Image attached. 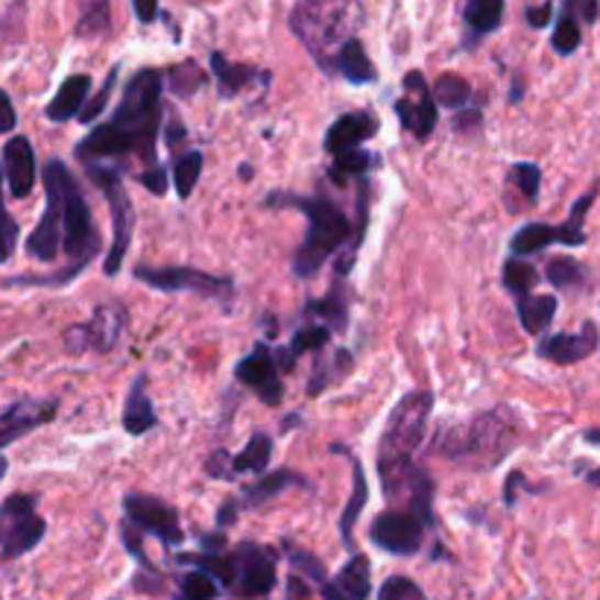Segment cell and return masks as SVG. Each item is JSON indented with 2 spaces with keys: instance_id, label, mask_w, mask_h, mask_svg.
Wrapping results in <instances>:
<instances>
[{
  "instance_id": "8",
  "label": "cell",
  "mask_w": 600,
  "mask_h": 600,
  "mask_svg": "<svg viewBox=\"0 0 600 600\" xmlns=\"http://www.w3.org/2000/svg\"><path fill=\"white\" fill-rule=\"evenodd\" d=\"M44 533H47V522L35 510V496L15 492L0 504V559L3 563H12L38 548Z\"/></svg>"
},
{
  "instance_id": "26",
  "label": "cell",
  "mask_w": 600,
  "mask_h": 600,
  "mask_svg": "<svg viewBox=\"0 0 600 600\" xmlns=\"http://www.w3.org/2000/svg\"><path fill=\"white\" fill-rule=\"evenodd\" d=\"M559 299L545 293V297H515V311H519V320H522V329L527 334H542V331L548 329L554 316H557Z\"/></svg>"
},
{
  "instance_id": "11",
  "label": "cell",
  "mask_w": 600,
  "mask_h": 600,
  "mask_svg": "<svg viewBox=\"0 0 600 600\" xmlns=\"http://www.w3.org/2000/svg\"><path fill=\"white\" fill-rule=\"evenodd\" d=\"M235 559V584L232 595L241 600H262L276 586V554L255 542H241L232 551Z\"/></svg>"
},
{
  "instance_id": "25",
  "label": "cell",
  "mask_w": 600,
  "mask_h": 600,
  "mask_svg": "<svg viewBox=\"0 0 600 600\" xmlns=\"http://www.w3.org/2000/svg\"><path fill=\"white\" fill-rule=\"evenodd\" d=\"M366 501H369V484H366L364 466L352 457V498H348L346 510L340 515V536L346 542V548L355 545V536H352V533H355V524L357 519H360V513H364Z\"/></svg>"
},
{
  "instance_id": "60",
  "label": "cell",
  "mask_w": 600,
  "mask_h": 600,
  "mask_svg": "<svg viewBox=\"0 0 600 600\" xmlns=\"http://www.w3.org/2000/svg\"><path fill=\"white\" fill-rule=\"evenodd\" d=\"M586 480H589V487H600V469L589 471V475H586Z\"/></svg>"
},
{
  "instance_id": "5",
  "label": "cell",
  "mask_w": 600,
  "mask_h": 600,
  "mask_svg": "<svg viewBox=\"0 0 600 600\" xmlns=\"http://www.w3.org/2000/svg\"><path fill=\"white\" fill-rule=\"evenodd\" d=\"M357 0H299L290 12V30L325 74H334L340 47L355 38L360 26Z\"/></svg>"
},
{
  "instance_id": "17",
  "label": "cell",
  "mask_w": 600,
  "mask_h": 600,
  "mask_svg": "<svg viewBox=\"0 0 600 600\" xmlns=\"http://www.w3.org/2000/svg\"><path fill=\"white\" fill-rule=\"evenodd\" d=\"M237 381L246 384L249 390L258 392V399L264 404H279L281 401V378H279V364H276V357H273L270 346H255L253 355H246L241 364L235 366Z\"/></svg>"
},
{
  "instance_id": "32",
  "label": "cell",
  "mask_w": 600,
  "mask_h": 600,
  "mask_svg": "<svg viewBox=\"0 0 600 600\" xmlns=\"http://www.w3.org/2000/svg\"><path fill=\"white\" fill-rule=\"evenodd\" d=\"M540 273H536V267L533 264H527L524 258H519V255H513V258H507L504 264V276H501V281H504V288L513 293V297H527L536 285H540Z\"/></svg>"
},
{
  "instance_id": "3",
  "label": "cell",
  "mask_w": 600,
  "mask_h": 600,
  "mask_svg": "<svg viewBox=\"0 0 600 600\" xmlns=\"http://www.w3.org/2000/svg\"><path fill=\"white\" fill-rule=\"evenodd\" d=\"M519 419L513 410L492 408L466 422L436 434L434 452L469 469H496L519 445Z\"/></svg>"
},
{
  "instance_id": "50",
  "label": "cell",
  "mask_w": 600,
  "mask_h": 600,
  "mask_svg": "<svg viewBox=\"0 0 600 600\" xmlns=\"http://www.w3.org/2000/svg\"><path fill=\"white\" fill-rule=\"evenodd\" d=\"M205 471H209L211 478L218 480H235V471H232V457H229V452H214L205 460Z\"/></svg>"
},
{
  "instance_id": "19",
  "label": "cell",
  "mask_w": 600,
  "mask_h": 600,
  "mask_svg": "<svg viewBox=\"0 0 600 600\" xmlns=\"http://www.w3.org/2000/svg\"><path fill=\"white\" fill-rule=\"evenodd\" d=\"M3 170H7L9 191L15 200H26L35 188V153L24 135H12L3 147Z\"/></svg>"
},
{
  "instance_id": "7",
  "label": "cell",
  "mask_w": 600,
  "mask_h": 600,
  "mask_svg": "<svg viewBox=\"0 0 600 600\" xmlns=\"http://www.w3.org/2000/svg\"><path fill=\"white\" fill-rule=\"evenodd\" d=\"M595 200H598V185L575 202V209H571L566 223H559V226H551V223H527V226H522L513 235V241H510V253L519 255V258H531L536 253H545L554 244L571 246V249L584 246L586 214H589Z\"/></svg>"
},
{
  "instance_id": "14",
  "label": "cell",
  "mask_w": 600,
  "mask_h": 600,
  "mask_svg": "<svg viewBox=\"0 0 600 600\" xmlns=\"http://www.w3.org/2000/svg\"><path fill=\"white\" fill-rule=\"evenodd\" d=\"M123 510H126V519H130L132 527L153 533L156 540L165 542L167 548L182 545L185 533L182 524H179V515L162 498L144 496V492H130V496L123 498Z\"/></svg>"
},
{
  "instance_id": "49",
  "label": "cell",
  "mask_w": 600,
  "mask_h": 600,
  "mask_svg": "<svg viewBox=\"0 0 600 600\" xmlns=\"http://www.w3.org/2000/svg\"><path fill=\"white\" fill-rule=\"evenodd\" d=\"M123 545H126V551H130L132 557L138 559L141 568H144V571H156V568L149 566L147 554H144V545H141V533H138V527H135V531H132V524H130V522L123 524Z\"/></svg>"
},
{
  "instance_id": "58",
  "label": "cell",
  "mask_w": 600,
  "mask_h": 600,
  "mask_svg": "<svg viewBox=\"0 0 600 600\" xmlns=\"http://www.w3.org/2000/svg\"><path fill=\"white\" fill-rule=\"evenodd\" d=\"M288 589H290V595H293V598H297V595H302V598H308V589H304V584L302 580H299L297 575L290 577L288 580Z\"/></svg>"
},
{
  "instance_id": "22",
  "label": "cell",
  "mask_w": 600,
  "mask_h": 600,
  "mask_svg": "<svg viewBox=\"0 0 600 600\" xmlns=\"http://www.w3.org/2000/svg\"><path fill=\"white\" fill-rule=\"evenodd\" d=\"M88 95H91V77L86 74H74L59 86L56 97H53L44 114H47V121L53 123H65L70 118H77L82 112V105H86Z\"/></svg>"
},
{
  "instance_id": "31",
  "label": "cell",
  "mask_w": 600,
  "mask_h": 600,
  "mask_svg": "<svg viewBox=\"0 0 600 600\" xmlns=\"http://www.w3.org/2000/svg\"><path fill=\"white\" fill-rule=\"evenodd\" d=\"M273 457V440L270 434H255L246 448L237 457H232V471H235V478L241 471H255V475H262L267 466H270Z\"/></svg>"
},
{
  "instance_id": "37",
  "label": "cell",
  "mask_w": 600,
  "mask_h": 600,
  "mask_svg": "<svg viewBox=\"0 0 600 600\" xmlns=\"http://www.w3.org/2000/svg\"><path fill=\"white\" fill-rule=\"evenodd\" d=\"M200 174H202V153L191 149V153H185V156L176 158L174 182H176V193H179L182 200L191 197L197 182H200Z\"/></svg>"
},
{
  "instance_id": "13",
  "label": "cell",
  "mask_w": 600,
  "mask_h": 600,
  "mask_svg": "<svg viewBox=\"0 0 600 600\" xmlns=\"http://www.w3.org/2000/svg\"><path fill=\"white\" fill-rule=\"evenodd\" d=\"M369 540L392 557H413L425 542V522L410 510H387L375 515Z\"/></svg>"
},
{
  "instance_id": "18",
  "label": "cell",
  "mask_w": 600,
  "mask_h": 600,
  "mask_svg": "<svg viewBox=\"0 0 600 600\" xmlns=\"http://www.w3.org/2000/svg\"><path fill=\"white\" fill-rule=\"evenodd\" d=\"M600 346L598 340V329H595V322H584V329L577 331V334H551V337L540 340V346H536V355L542 360H551V364L557 366H575L580 360H586L589 355H595V348Z\"/></svg>"
},
{
  "instance_id": "56",
  "label": "cell",
  "mask_w": 600,
  "mask_h": 600,
  "mask_svg": "<svg viewBox=\"0 0 600 600\" xmlns=\"http://www.w3.org/2000/svg\"><path fill=\"white\" fill-rule=\"evenodd\" d=\"M237 510H241V501H235V498L220 507L218 527H229V524H235L237 522Z\"/></svg>"
},
{
  "instance_id": "61",
  "label": "cell",
  "mask_w": 600,
  "mask_h": 600,
  "mask_svg": "<svg viewBox=\"0 0 600 600\" xmlns=\"http://www.w3.org/2000/svg\"><path fill=\"white\" fill-rule=\"evenodd\" d=\"M7 469H9V463H7V457H0V480L7 478Z\"/></svg>"
},
{
  "instance_id": "38",
  "label": "cell",
  "mask_w": 600,
  "mask_h": 600,
  "mask_svg": "<svg viewBox=\"0 0 600 600\" xmlns=\"http://www.w3.org/2000/svg\"><path fill=\"white\" fill-rule=\"evenodd\" d=\"M375 165H378V156H373V153H366L360 147H348L334 153V174L337 176H364Z\"/></svg>"
},
{
  "instance_id": "12",
  "label": "cell",
  "mask_w": 600,
  "mask_h": 600,
  "mask_svg": "<svg viewBox=\"0 0 600 600\" xmlns=\"http://www.w3.org/2000/svg\"><path fill=\"white\" fill-rule=\"evenodd\" d=\"M123 329H126V308L118 302L97 304L91 320L79 322V325H70L65 331V346L68 352L79 355L86 348H95V352H112L121 340Z\"/></svg>"
},
{
  "instance_id": "1",
  "label": "cell",
  "mask_w": 600,
  "mask_h": 600,
  "mask_svg": "<svg viewBox=\"0 0 600 600\" xmlns=\"http://www.w3.org/2000/svg\"><path fill=\"white\" fill-rule=\"evenodd\" d=\"M44 193H47V209L33 235L26 237V253L42 264H53L59 255H65L68 262L88 267L100 253V235L82 188L59 158H51L44 165Z\"/></svg>"
},
{
  "instance_id": "35",
  "label": "cell",
  "mask_w": 600,
  "mask_h": 600,
  "mask_svg": "<svg viewBox=\"0 0 600 600\" xmlns=\"http://www.w3.org/2000/svg\"><path fill=\"white\" fill-rule=\"evenodd\" d=\"M507 185L522 193L524 202L536 205V202H540V188H542L540 165H533V162H519V165L510 167V174H507Z\"/></svg>"
},
{
  "instance_id": "30",
  "label": "cell",
  "mask_w": 600,
  "mask_h": 600,
  "mask_svg": "<svg viewBox=\"0 0 600 600\" xmlns=\"http://www.w3.org/2000/svg\"><path fill=\"white\" fill-rule=\"evenodd\" d=\"M112 26V9L109 0H79L77 35L79 38H100Z\"/></svg>"
},
{
  "instance_id": "48",
  "label": "cell",
  "mask_w": 600,
  "mask_h": 600,
  "mask_svg": "<svg viewBox=\"0 0 600 600\" xmlns=\"http://www.w3.org/2000/svg\"><path fill=\"white\" fill-rule=\"evenodd\" d=\"M568 12H575L580 24H595L600 18V0H563Z\"/></svg>"
},
{
  "instance_id": "39",
  "label": "cell",
  "mask_w": 600,
  "mask_h": 600,
  "mask_svg": "<svg viewBox=\"0 0 600 600\" xmlns=\"http://www.w3.org/2000/svg\"><path fill=\"white\" fill-rule=\"evenodd\" d=\"M220 586L218 580L202 571V568H193L182 577V600H218Z\"/></svg>"
},
{
  "instance_id": "9",
  "label": "cell",
  "mask_w": 600,
  "mask_h": 600,
  "mask_svg": "<svg viewBox=\"0 0 600 600\" xmlns=\"http://www.w3.org/2000/svg\"><path fill=\"white\" fill-rule=\"evenodd\" d=\"M88 176L95 179V185L100 191L105 193V200H109V211H112V249L105 253L103 262V273L112 279L118 276L123 267V258H126V249H130L132 241V229H135V209H132L130 193L123 191L121 185V174L114 170L112 165L100 167L97 162H88Z\"/></svg>"
},
{
  "instance_id": "59",
  "label": "cell",
  "mask_w": 600,
  "mask_h": 600,
  "mask_svg": "<svg viewBox=\"0 0 600 600\" xmlns=\"http://www.w3.org/2000/svg\"><path fill=\"white\" fill-rule=\"evenodd\" d=\"M584 440L589 445H600V427H589V431H584Z\"/></svg>"
},
{
  "instance_id": "27",
  "label": "cell",
  "mask_w": 600,
  "mask_h": 600,
  "mask_svg": "<svg viewBox=\"0 0 600 600\" xmlns=\"http://www.w3.org/2000/svg\"><path fill=\"white\" fill-rule=\"evenodd\" d=\"M463 21H466L475 38L496 33L501 21H504V0H466Z\"/></svg>"
},
{
  "instance_id": "55",
  "label": "cell",
  "mask_w": 600,
  "mask_h": 600,
  "mask_svg": "<svg viewBox=\"0 0 600 600\" xmlns=\"http://www.w3.org/2000/svg\"><path fill=\"white\" fill-rule=\"evenodd\" d=\"M524 484H527V480H524L522 471H513V475L507 478V484H504V504L507 507H515V492H519ZM524 489H531L533 492V487H524Z\"/></svg>"
},
{
  "instance_id": "34",
  "label": "cell",
  "mask_w": 600,
  "mask_h": 600,
  "mask_svg": "<svg viewBox=\"0 0 600 600\" xmlns=\"http://www.w3.org/2000/svg\"><path fill=\"white\" fill-rule=\"evenodd\" d=\"M580 42H584L580 21H577L575 12H568L563 7V12L557 18V26H554V35H551V47L557 51V56H571V53H577Z\"/></svg>"
},
{
  "instance_id": "44",
  "label": "cell",
  "mask_w": 600,
  "mask_h": 600,
  "mask_svg": "<svg viewBox=\"0 0 600 600\" xmlns=\"http://www.w3.org/2000/svg\"><path fill=\"white\" fill-rule=\"evenodd\" d=\"M348 366H352V355H348V352H337V355H334V364L325 366V369L316 364V375H313L311 384H308L311 396H320V392L325 390L331 381H334V378H340L343 373H348Z\"/></svg>"
},
{
  "instance_id": "47",
  "label": "cell",
  "mask_w": 600,
  "mask_h": 600,
  "mask_svg": "<svg viewBox=\"0 0 600 600\" xmlns=\"http://www.w3.org/2000/svg\"><path fill=\"white\" fill-rule=\"evenodd\" d=\"M167 77H170V82H174V91H179V95H191L193 88L200 86L202 79V70L197 68V65H193V62H185V65H179V68H174L170 70V74H167Z\"/></svg>"
},
{
  "instance_id": "10",
  "label": "cell",
  "mask_w": 600,
  "mask_h": 600,
  "mask_svg": "<svg viewBox=\"0 0 600 600\" xmlns=\"http://www.w3.org/2000/svg\"><path fill=\"white\" fill-rule=\"evenodd\" d=\"M135 279L162 293H200L223 302L235 293V281L229 276H211L193 267H135Z\"/></svg>"
},
{
  "instance_id": "24",
  "label": "cell",
  "mask_w": 600,
  "mask_h": 600,
  "mask_svg": "<svg viewBox=\"0 0 600 600\" xmlns=\"http://www.w3.org/2000/svg\"><path fill=\"white\" fill-rule=\"evenodd\" d=\"M158 425L156 408H153V401L144 392V378L132 384L130 396H126V408H123V431L132 436H144L147 431Z\"/></svg>"
},
{
  "instance_id": "2",
  "label": "cell",
  "mask_w": 600,
  "mask_h": 600,
  "mask_svg": "<svg viewBox=\"0 0 600 600\" xmlns=\"http://www.w3.org/2000/svg\"><path fill=\"white\" fill-rule=\"evenodd\" d=\"M162 88H165L162 70H138L123 91V100L114 109L112 121L91 130V135L77 147V156L86 165L100 162V158L123 156H141L147 165H153L158 123H162Z\"/></svg>"
},
{
  "instance_id": "21",
  "label": "cell",
  "mask_w": 600,
  "mask_h": 600,
  "mask_svg": "<svg viewBox=\"0 0 600 600\" xmlns=\"http://www.w3.org/2000/svg\"><path fill=\"white\" fill-rule=\"evenodd\" d=\"M378 130H381V121L373 112H366V109L348 112L329 126V132H325V149L334 156L340 149L360 147L364 141L378 135Z\"/></svg>"
},
{
  "instance_id": "53",
  "label": "cell",
  "mask_w": 600,
  "mask_h": 600,
  "mask_svg": "<svg viewBox=\"0 0 600 600\" xmlns=\"http://www.w3.org/2000/svg\"><path fill=\"white\" fill-rule=\"evenodd\" d=\"M15 126H18L15 105H12L7 91H0V135H7V132H12Z\"/></svg>"
},
{
  "instance_id": "52",
  "label": "cell",
  "mask_w": 600,
  "mask_h": 600,
  "mask_svg": "<svg viewBox=\"0 0 600 600\" xmlns=\"http://www.w3.org/2000/svg\"><path fill=\"white\" fill-rule=\"evenodd\" d=\"M524 18H527V24H531L533 30H545V26L554 21V0H545L540 7H527Z\"/></svg>"
},
{
  "instance_id": "16",
  "label": "cell",
  "mask_w": 600,
  "mask_h": 600,
  "mask_svg": "<svg viewBox=\"0 0 600 600\" xmlns=\"http://www.w3.org/2000/svg\"><path fill=\"white\" fill-rule=\"evenodd\" d=\"M56 410H59L56 399H18L15 404L0 410V448L33 434L35 427L47 425L56 416Z\"/></svg>"
},
{
  "instance_id": "46",
  "label": "cell",
  "mask_w": 600,
  "mask_h": 600,
  "mask_svg": "<svg viewBox=\"0 0 600 600\" xmlns=\"http://www.w3.org/2000/svg\"><path fill=\"white\" fill-rule=\"evenodd\" d=\"M114 82H118V68H112V70H109V77H105L103 88H100V91H97V95L91 97V100H88L86 105H82V112L77 114L79 121H82V123H88V121H97V118H100V114L105 112V103H109V97H112V88H114Z\"/></svg>"
},
{
  "instance_id": "45",
  "label": "cell",
  "mask_w": 600,
  "mask_h": 600,
  "mask_svg": "<svg viewBox=\"0 0 600 600\" xmlns=\"http://www.w3.org/2000/svg\"><path fill=\"white\" fill-rule=\"evenodd\" d=\"M378 600H427L425 592L419 589L410 577H390V580H384L381 592H378Z\"/></svg>"
},
{
  "instance_id": "15",
  "label": "cell",
  "mask_w": 600,
  "mask_h": 600,
  "mask_svg": "<svg viewBox=\"0 0 600 600\" xmlns=\"http://www.w3.org/2000/svg\"><path fill=\"white\" fill-rule=\"evenodd\" d=\"M401 97L396 100V114H399L401 126L416 141H427L431 132L436 130L440 112H436V100L427 88L425 77L419 70H410L404 82H401Z\"/></svg>"
},
{
  "instance_id": "43",
  "label": "cell",
  "mask_w": 600,
  "mask_h": 600,
  "mask_svg": "<svg viewBox=\"0 0 600 600\" xmlns=\"http://www.w3.org/2000/svg\"><path fill=\"white\" fill-rule=\"evenodd\" d=\"M18 246V223L7 211L3 202V174H0V264H7L12 258Z\"/></svg>"
},
{
  "instance_id": "4",
  "label": "cell",
  "mask_w": 600,
  "mask_h": 600,
  "mask_svg": "<svg viewBox=\"0 0 600 600\" xmlns=\"http://www.w3.org/2000/svg\"><path fill=\"white\" fill-rule=\"evenodd\" d=\"M273 209H297L308 218V232H304L302 244L293 255V276L299 279H313L322 270V264L337 253L352 235V223H348L346 211L325 197H297V193H273L267 197ZM357 241H364L360 232H355Z\"/></svg>"
},
{
  "instance_id": "23",
  "label": "cell",
  "mask_w": 600,
  "mask_h": 600,
  "mask_svg": "<svg viewBox=\"0 0 600 600\" xmlns=\"http://www.w3.org/2000/svg\"><path fill=\"white\" fill-rule=\"evenodd\" d=\"M334 74L352 82V86H366V82H375L378 79V70H375L373 59L366 56L364 44L357 38H348L337 53V62H334Z\"/></svg>"
},
{
  "instance_id": "36",
  "label": "cell",
  "mask_w": 600,
  "mask_h": 600,
  "mask_svg": "<svg viewBox=\"0 0 600 600\" xmlns=\"http://www.w3.org/2000/svg\"><path fill=\"white\" fill-rule=\"evenodd\" d=\"M431 95L445 109H463V105L469 103L471 86L463 77H457V74H443V77L436 79V86L431 88Z\"/></svg>"
},
{
  "instance_id": "20",
  "label": "cell",
  "mask_w": 600,
  "mask_h": 600,
  "mask_svg": "<svg viewBox=\"0 0 600 600\" xmlns=\"http://www.w3.org/2000/svg\"><path fill=\"white\" fill-rule=\"evenodd\" d=\"M369 592H373V566L364 554H355L334 580L322 584V600H366Z\"/></svg>"
},
{
  "instance_id": "54",
  "label": "cell",
  "mask_w": 600,
  "mask_h": 600,
  "mask_svg": "<svg viewBox=\"0 0 600 600\" xmlns=\"http://www.w3.org/2000/svg\"><path fill=\"white\" fill-rule=\"evenodd\" d=\"M132 9L141 24H153L158 18V0H132Z\"/></svg>"
},
{
  "instance_id": "29",
  "label": "cell",
  "mask_w": 600,
  "mask_h": 600,
  "mask_svg": "<svg viewBox=\"0 0 600 600\" xmlns=\"http://www.w3.org/2000/svg\"><path fill=\"white\" fill-rule=\"evenodd\" d=\"M297 484H302V478L299 475H293V471L281 469L276 471V475H267V478H262L255 487H249L244 492V498H241V507H264L270 504L273 498L281 496L285 489L297 487Z\"/></svg>"
},
{
  "instance_id": "41",
  "label": "cell",
  "mask_w": 600,
  "mask_h": 600,
  "mask_svg": "<svg viewBox=\"0 0 600 600\" xmlns=\"http://www.w3.org/2000/svg\"><path fill=\"white\" fill-rule=\"evenodd\" d=\"M285 551H288L290 566L297 568L299 575L308 577V580H313V584H320V586L329 580V575H325V566H322V559L313 557L311 551L297 548V545H290V542H285Z\"/></svg>"
},
{
  "instance_id": "51",
  "label": "cell",
  "mask_w": 600,
  "mask_h": 600,
  "mask_svg": "<svg viewBox=\"0 0 600 600\" xmlns=\"http://www.w3.org/2000/svg\"><path fill=\"white\" fill-rule=\"evenodd\" d=\"M141 185L147 188L149 193H156V197H162V193L167 191V174H165V167H158L156 162L141 174Z\"/></svg>"
},
{
  "instance_id": "28",
  "label": "cell",
  "mask_w": 600,
  "mask_h": 600,
  "mask_svg": "<svg viewBox=\"0 0 600 600\" xmlns=\"http://www.w3.org/2000/svg\"><path fill=\"white\" fill-rule=\"evenodd\" d=\"M211 74L218 77L223 97H235L237 91H244L246 82H253L258 77V70L253 65H235L223 53H211Z\"/></svg>"
},
{
  "instance_id": "6",
  "label": "cell",
  "mask_w": 600,
  "mask_h": 600,
  "mask_svg": "<svg viewBox=\"0 0 600 600\" xmlns=\"http://www.w3.org/2000/svg\"><path fill=\"white\" fill-rule=\"evenodd\" d=\"M431 410H434V396L427 390H410L392 408L381 434V445H378V475H381L384 492H390L413 466V454L425 440Z\"/></svg>"
},
{
  "instance_id": "33",
  "label": "cell",
  "mask_w": 600,
  "mask_h": 600,
  "mask_svg": "<svg viewBox=\"0 0 600 600\" xmlns=\"http://www.w3.org/2000/svg\"><path fill=\"white\" fill-rule=\"evenodd\" d=\"M545 279H548L557 290H577L584 288L586 270L584 264L575 262V258L559 255V258H551L548 267H545Z\"/></svg>"
},
{
  "instance_id": "40",
  "label": "cell",
  "mask_w": 600,
  "mask_h": 600,
  "mask_svg": "<svg viewBox=\"0 0 600 600\" xmlns=\"http://www.w3.org/2000/svg\"><path fill=\"white\" fill-rule=\"evenodd\" d=\"M308 311L316 313V316H322V322H329V325L334 331L346 329V320H348L346 297H340L337 288L331 290L329 299H322V302H311V304H308Z\"/></svg>"
},
{
  "instance_id": "42",
  "label": "cell",
  "mask_w": 600,
  "mask_h": 600,
  "mask_svg": "<svg viewBox=\"0 0 600 600\" xmlns=\"http://www.w3.org/2000/svg\"><path fill=\"white\" fill-rule=\"evenodd\" d=\"M331 329L329 325H308V329H299L290 340V355H308V352H320V348L329 346Z\"/></svg>"
},
{
  "instance_id": "57",
  "label": "cell",
  "mask_w": 600,
  "mask_h": 600,
  "mask_svg": "<svg viewBox=\"0 0 600 600\" xmlns=\"http://www.w3.org/2000/svg\"><path fill=\"white\" fill-rule=\"evenodd\" d=\"M463 112V109H457ZM466 126H480V112H463L454 118V130H466Z\"/></svg>"
}]
</instances>
